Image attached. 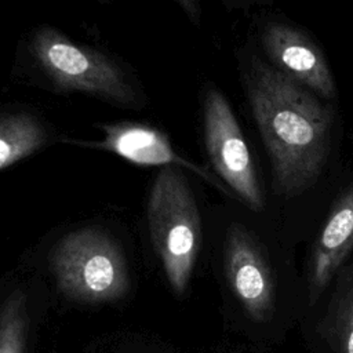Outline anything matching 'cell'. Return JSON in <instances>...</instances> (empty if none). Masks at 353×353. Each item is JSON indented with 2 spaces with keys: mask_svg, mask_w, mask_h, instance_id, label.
Masks as SVG:
<instances>
[{
  "mask_svg": "<svg viewBox=\"0 0 353 353\" xmlns=\"http://www.w3.org/2000/svg\"><path fill=\"white\" fill-rule=\"evenodd\" d=\"M203 137L215 175L252 211H262L265 196L245 137L226 97L208 88L203 98Z\"/></svg>",
  "mask_w": 353,
  "mask_h": 353,
  "instance_id": "cell-5",
  "label": "cell"
},
{
  "mask_svg": "<svg viewBox=\"0 0 353 353\" xmlns=\"http://www.w3.org/2000/svg\"><path fill=\"white\" fill-rule=\"evenodd\" d=\"M353 251V182L336 197L314 241L307 270L313 305Z\"/></svg>",
  "mask_w": 353,
  "mask_h": 353,
  "instance_id": "cell-9",
  "label": "cell"
},
{
  "mask_svg": "<svg viewBox=\"0 0 353 353\" xmlns=\"http://www.w3.org/2000/svg\"><path fill=\"white\" fill-rule=\"evenodd\" d=\"M335 277L319 334L335 353H353V266L339 270Z\"/></svg>",
  "mask_w": 353,
  "mask_h": 353,
  "instance_id": "cell-11",
  "label": "cell"
},
{
  "mask_svg": "<svg viewBox=\"0 0 353 353\" xmlns=\"http://www.w3.org/2000/svg\"><path fill=\"white\" fill-rule=\"evenodd\" d=\"M50 132L40 117L28 110L0 114V171L40 150Z\"/></svg>",
  "mask_w": 353,
  "mask_h": 353,
  "instance_id": "cell-10",
  "label": "cell"
},
{
  "mask_svg": "<svg viewBox=\"0 0 353 353\" xmlns=\"http://www.w3.org/2000/svg\"><path fill=\"white\" fill-rule=\"evenodd\" d=\"M28 336V298L14 288L0 302V353H25Z\"/></svg>",
  "mask_w": 353,
  "mask_h": 353,
  "instance_id": "cell-12",
  "label": "cell"
},
{
  "mask_svg": "<svg viewBox=\"0 0 353 353\" xmlns=\"http://www.w3.org/2000/svg\"><path fill=\"white\" fill-rule=\"evenodd\" d=\"M148 225L153 247L175 294L186 291L201 245L197 203L181 168L163 167L148 199Z\"/></svg>",
  "mask_w": 353,
  "mask_h": 353,
  "instance_id": "cell-3",
  "label": "cell"
},
{
  "mask_svg": "<svg viewBox=\"0 0 353 353\" xmlns=\"http://www.w3.org/2000/svg\"><path fill=\"white\" fill-rule=\"evenodd\" d=\"M178 3V6L183 10V12L188 15V18L194 22L199 23L200 18H201V8L199 4V0H175Z\"/></svg>",
  "mask_w": 353,
  "mask_h": 353,
  "instance_id": "cell-13",
  "label": "cell"
},
{
  "mask_svg": "<svg viewBox=\"0 0 353 353\" xmlns=\"http://www.w3.org/2000/svg\"><path fill=\"white\" fill-rule=\"evenodd\" d=\"M226 280L234 296L254 321H265L274 307L270 266L255 237L241 225H232L223 247Z\"/></svg>",
  "mask_w": 353,
  "mask_h": 353,
  "instance_id": "cell-7",
  "label": "cell"
},
{
  "mask_svg": "<svg viewBox=\"0 0 353 353\" xmlns=\"http://www.w3.org/2000/svg\"><path fill=\"white\" fill-rule=\"evenodd\" d=\"M259 43L266 62L324 101L336 97V84L319 44L302 29L269 21L259 29Z\"/></svg>",
  "mask_w": 353,
  "mask_h": 353,
  "instance_id": "cell-6",
  "label": "cell"
},
{
  "mask_svg": "<svg viewBox=\"0 0 353 353\" xmlns=\"http://www.w3.org/2000/svg\"><path fill=\"white\" fill-rule=\"evenodd\" d=\"M29 54L41 79L55 91L81 92L128 109L142 105L141 90L117 61L52 26L33 30Z\"/></svg>",
  "mask_w": 353,
  "mask_h": 353,
  "instance_id": "cell-2",
  "label": "cell"
},
{
  "mask_svg": "<svg viewBox=\"0 0 353 353\" xmlns=\"http://www.w3.org/2000/svg\"><path fill=\"white\" fill-rule=\"evenodd\" d=\"M98 128L102 131V138L99 141L87 142L69 139L66 142L110 152L137 165L186 168L188 171L221 189L222 192L229 193L226 186L215 174L181 156L174 149L170 139L161 131L150 125L132 121H121L101 124Z\"/></svg>",
  "mask_w": 353,
  "mask_h": 353,
  "instance_id": "cell-8",
  "label": "cell"
},
{
  "mask_svg": "<svg viewBox=\"0 0 353 353\" xmlns=\"http://www.w3.org/2000/svg\"><path fill=\"white\" fill-rule=\"evenodd\" d=\"M254 3H259V4H270L273 0H251Z\"/></svg>",
  "mask_w": 353,
  "mask_h": 353,
  "instance_id": "cell-14",
  "label": "cell"
},
{
  "mask_svg": "<svg viewBox=\"0 0 353 353\" xmlns=\"http://www.w3.org/2000/svg\"><path fill=\"white\" fill-rule=\"evenodd\" d=\"M244 88L270 160L272 188L281 197L310 189L331 150V106L254 55L244 70Z\"/></svg>",
  "mask_w": 353,
  "mask_h": 353,
  "instance_id": "cell-1",
  "label": "cell"
},
{
  "mask_svg": "<svg viewBox=\"0 0 353 353\" xmlns=\"http://www.w3.org/2000/svg\"><path fill=\"white\" fill-rule=\"evenodd\" d=\"M51 269L59 291L77 302L114 301L130 285L120 247L99 228H83L63 236L52 250Z\"/></svg>",
  "mask_w": 353,
  "mask_h": 353,
  "instance_id": "cell-4",
  "label": "cell"
}]
</instances>
